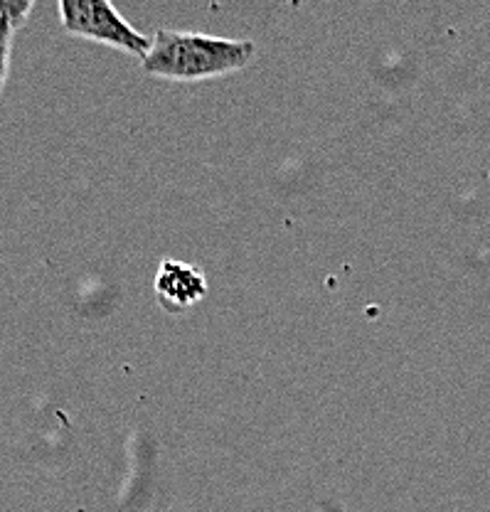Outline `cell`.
Here are the masks:
<instances>
[{"label": "cell", "instance_id": "cell-4", "mask_svg": "<svg viewBox=\"0 0 490 512\" xmlns=\"http://www.w3.org/2000/svg\"><path fill=\"white\" fill-rule=\"evenodd\" d=\"M33 8V0H0V18L8 20L13 30L18 32L28 20V15L33 13Z\"/></svg>", "mask_w": 490, "mask_h": 512}, {"label": "cell", "instance_id": "cell-3", "mask_svg": "<svg viewBox=\"0 0 490 512\" xmlns=\"http://www.w3.org/2000/svg\"><path fill=\"white\" fill-rule=\"evenodd\" d=\"M153 291L165 313H185L207 296V279L193 264L165 259L156 271Z\"/></svg>", "mask_w": 490, "mask_h": 512}, {"label": "cell", "instance_id": "cell-2", "mask_svg": "<svg viewBox=\"0 0 490 512\" xmlns=\"http://www.w3.org/2000/svg\"><path fill=\"white\" fill-rule=\"evenodd\" d=\"M57 10H60L62 28L72 35L109 45L133 55L136 60H143L151 50L153 37L133 28L109 0H60Z\"/></svg>", "mask_w": 490, "mask_h": 512}, {"label": "cell", "instance_id": "cell-5", "mask_svg": "<svg viewBox=\"0 0 490 512\" xmlns=\"http://www.w3.org/2000/svg\"><path fill=\"white\" fill-rule=\"evenodd\" d=\"M13 37L15 30L13 25L5 18H0V92L5 89L10 74V55H13Z\"/></svg>", "mask_w": 490, "mask_h": 512}, {"label": "cell", "instance_id": "cell-1", "mask_svg": "<svg viewBox=\"0 0 490 512\" xmlns=\"http://www.w3.org/2000/svg\"><path fill=\"white\" fill-rule=\"evenodd\" d=\"M257 57V42L232 37L202 35V32L158 30L151 50L141 60L148 77L170 82H200L242 72Z\"/></svg>", "mask_w": 490, "mask_h": 512}]
</instances>
